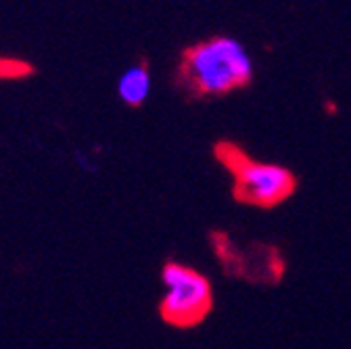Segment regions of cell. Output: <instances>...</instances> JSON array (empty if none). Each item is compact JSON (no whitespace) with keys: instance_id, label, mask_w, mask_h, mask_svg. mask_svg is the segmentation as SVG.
Returning <instances> with one entry per match:
<instances>
[{"instance_id":"obj_3","label":"cell","mask_w":351,"mask_h":349,"mask_svg":"<svg viewBox=\"0 0 351 349\" xmlns=\"http://www.w3.org/2000/svg\"><path fill=\"white\" fill-rule=\"evenodd\" d=\"M165 295L159 301V316L173 328H195L213 310L211 282L191 266L167 261L161 270Z\"/></svg>"},{"instance_id":"obj_6","label":"cell","mask_w":351,"mask_h":349,"mask_svg":"<svg viewBox=\"0 0 351 349\" xmlns=\"http://www.w3.org/2000/svg\"><path fill=\"white\" fill-rule=\"evenodd\" d=\"M29 67L25 63H17V61H0V77H19V75H27Z\"/></svg>"},{"instance_id":"obj_5","label":"cell","mask_w":351,"mask_h":349,"mask_svg":"<svg viewBox=\"0 0 351 349\" xmlns=\"http://www.w3.org/2000/svg\"><path fill=\"white\" fill-rule=\"evenodd\" d=\"M151 91V75L147 63L132 65L128 71L121 73L117 82V95L130 107H141Z\"/></svg>"},{"instance_id":"obj_2","label":"cell","mask_w":351,"mask_h":349,"mask_svg":"<svg viewBox=\"0 0 351 349\" xmlns=\"http://www.w3.org/2000/svg\"><path fill=\"white\" fill-rule=\"evenodd\" d=\"M213 157L230 173L232 197L241 205L272 209L289 201L297 191V176L289 167L257 161L237 143H215Z\"/></svg>"},{"instance_id":"obj_4","label":"cell","mask_w":351,"mask_h":349,"mask_svg":"<svg viewBox=\"0 0 351 349\" xmlns=\"http://www.w3.org/2000/svg\"><path fill=\"white\" fill-rule=\"evenodd\" d=\"M213 255L222 264L228 276L255 282V285H276L282 280L287 264L278 247L268 243L239 245L224 230H213L209 234Z\"/></svg>"},{"instance_id":"obj_1","label":"cell","mask_w":351,"mask_h":349,"mask_svg":"<svg viewBox=\"0 0 351 349\" xmlns=\"http://www.w3.org/2000/svg\"><path fill=\"white\" fill-rule=\"evenodd\" d=\"M253 80V63L245 47L230 36H213L182 51L176 82L191 99L226 97Z\"/></svg>"}]
</instances>
